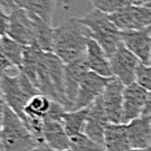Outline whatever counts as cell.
I'll list each match as a JSON object with an SVG mask.
<instances>
[{"label":"cell","mask_w":151,"mask_h":151,"mask_svg":"<svg viewBox=\"0 0 151 151\" xmlns=\"http://www.w3.org/2000/svg\"><path fill=\"white\" fill-rule=\"evenodd\" d=\"M89 33L78 21L70 18L65 24L53 27V53L58 55L65 64L86 58Z\"/></svg>","instance_id":"6da1fadb"},{"label":"cell","mask_w":151,"mask_h":151,"mask_svg":"<svg viewBox=\"0 0 151 151\" xmlns=\"http://www.w3.org/2000/svg\"><path fill=\"white\" fill-rule=\"evenodd\" d=\"M40 143L20 116L1 100V151H31Z\"/></svg>","instance_id":"7a4b0ae2"},{"label":"cell","mask_w":151,"mask_h":151,"mask_svg":"<svg viewBox=\"0 0 151 151\" xmlns=\"http://www.w3.org/2000/svg\"><path fill=\"white\" fill-rule=\"evenodd\" d=\"M78 21L86 27L90 38L96 40L108 58H111L121 43V30L113 24L109 14L94 8L89 13L78 18Z\"/></svg>","instance_id":"3957f363"},{"label":"cell","mask_w":151,"mask_h":151,"mask_svg":"<svg viewBox=\"0 0 151 151\" xmlns=\"http://www.w3.org/2000/svg\"><path fill=\"white\" fill-rule=\"evenodd\" d=\"M0 87H1L3 102L11 107L27 127V116L25 112V108H26L27 102L33 96L29 93H26V90L21 85L20 76H11L9 73H3Z\"/></svg>","instance_id":"277c9868"},{"label":"cell","mask_w":151,"mask_h":151,"mask_svg":"<svg viewBox=\"0 0 151 151\" xmlns=\"http://www.w3.org/2000/svg\"><path fill=\"white\" fill-rule=\"evenodd\" d=\"M109 63L113 77L121 81L125 86L136 82L137 69L141 64V60L132 51H129L122 42L109 58Z\"/></svg>","instance_id":"5b68a950"},{"label":"cell","mask_w":151,"mask_h":151,"mask_svg":"<svg viewBox=\"0 0 151 151\" xmlns=\"http://www.w3.org/2000/svg\"><path fill=\"white\" fill-rule=\"evenodd\" d=\"M109 18L121 31L146 29L151 26V8L133 4L109 14Z\"/></svg>","instance_id":"8992f818"},{"label":"cell","mask_w":151,"mask_h":151,"mask_svg":"<svg viewBox=\"0 0 151 151\" xmlns=\"http://www.w3.org/2000/svg\"><path fill=\"white\" fill-rule=\"evenodd\" d=\"M124 90L125 85L112 77L102 94L103 107L112 124H124Z\"/></svg>","instance_id":"52a82bcc"},{"label":"cell","mask_w":151,"mask_h":151,"mask_svg":"<svg viewBox=\"0 0 151 151\" xmlns=\"http://www.w3.org/2000/svg\"><path fill=\"white\" fill-rule=\"evenodd\" d=\"M111 80L112 77H103L95 72L89 70L80 86L77 99H76L74 107L72 111L90 107L96 99L102 96L106 86Z\"/></svg>","instance_id":"ba28073f"},{"label":"cell","mask_w":151,"mask_h":151,"mask_svg":"<svg viewBox=\"0 0 151 151\" xmlns=\"http://www.w3.org/2000/svg\"><path fill=\"white\" fill-rule=\"evenodd\" d=\"M121 42L143 64L151 63V26L141 30L121 31Z\"/></svg>","instance_id":"9c48e42d"},{"label":"cell","mask_w":151,"mask_h":151,"mask_svg":"<svg viewBox=\"0 0 151 151\" xmlns=\"http://www.w3.org/2000/svg\"><path fill=\"white\" fill-rule=\"evenodd\" d=\"M150 91L142 87L138 82L125 86L124 90V124L141 117Z\"/></svg>","instance_id":"30bf717a"},{"label":"cell","mask_w":151,"mask_h":151,"mask_svg":"<svg viewBox=\"0 0 151 151\" xmlns=\"http://www.w3.org/2000/svg\"><path fill=\"white\" fill-rule=\"evenodd\" d=\"M89 70L90 67L86 58L65 64V93L69 102V111L73 109L80 86Z\"/></svg>","instance_id":"8fae6325"},{"label":"cell","mask_w":151,"mask_h":151,"mask_svg":"<svg viewBox=\"0 0 151 151\" xmlns=\"http://www.w3.org/2000/svg\"><path fill=\"white\" fill-rule=\"evenodd\" d=\"M108 125L109 120L103 107L102 96H100L90 106L89 117L85 127V134L89 136L93 141H95L96 143L104 146V133Z\"/></svg>","instance_id":"7c38bea8"},{"label":"cell","mask_w":151,"mask_h":151,"mask_svg":"<svg viewBox=\"0 0 151 151\" xmlns=\"http://www.w3.org/2000/svg\"><path fill=\"white\" fill-rule=\"evenodd\" d=\"M24 53H25L24 45L9 38L8 35H3L1 42H0V68H1V74L8 73L13 68L21 69L24 63Z\"/></svg>","instance_id":"4fadbf2b"},{"label":"cell","mask_w":151,"mask_h":151,"mask_svg":"<svg viewBox=\"0 0 151 151\" xmlns=\"http://www.w3.org/2000/svg\"><path fill=\"white\" fill-rule=\"evenodd\" d=\"M43 142L56 151H70V137L63 121H45Z\"/></svg>","instance_id":"5bb4252c"},{"label":"cell","mask_w":151,"mask_h":151,"mask_svg":"<svg viewBox=\"0 0 151 151\" xmlns=\"http://www.w3.org/2000/svg\"><path fill=\"white\" fill-rule=\"evenodd\" d=\"M86 60L89 63L90 70L95 72L103 77H113L108 55L103 50V47L93 38H89Z\"/></svg>","instance_id":"9a60e30c"},{"label":"cell","mask_w":151,"mask_h":151,"mask_svg":"<svg viewBox=\"0 0 151 151\" xmlns=\"http://www.w3.org/2000/svg\"><path fill=\"white\" fill-rule=\"evenodd\" d=\"M104 147L107 151H129L132 149L127 124H112L106 129Z\"/></svg>","instance_id":"2e32d148"},{"label":"cell","mask_w":151,"mask_h":151,"mask_svg":"<svg viewBox=\"0 0 151 151\" xmlns=\"http://www.w3.org/2000/svg\"><path fill=\"white\" fill-rule=\"evenodd\" d=\"M132 149H142L151 146V124L142 117L127 124Z\"/></svg>","instance_id":"e0dca14e"},{"label":"cell","mask_w":151,"mask_h":151,"mask_svg":"<svg viewBox=\"0 0 151 151\" xmlns=\"http://www.w3.org/2000/svg\"><path fill=\"white\" fill-rule=\"evenodd\" d=\"M20 8L35 13L47 24L52 25L56 0H13Z\"/></svg>","instance_id":"ac0fdd59"},{"label":"cell","mask_w":151,"mask_h":151,"mask_svg":"<svg viewBox=\"0 0 151 151\" xmlns=\"http://www.w3.org/2000/svg\"><path fill=\"white\" fill-rule=\"evenodd\" d=\"M89 112L90 107L65 112L64 117H63V124H64V128L69 134V137L85 133V127H86L87 117H89Z\"/></svg>","instance_id":"d6986e66"},{"label":"cell","mask_w":151,"mask_h":151,"mask_svg":"<svg viewBox=\"0 0 151 151\" xmlns=\"http://www.w3.org/2000/svg\"><path fill=\"white\" fill-rule=\"evenodd\" d=\"M53 100L48 96L43 95V94H37L27 102L25 112L27 116V128H29V120L30 119H39V120H45L46 115L48 113L50 108L52 106ZM30 130V129H29Z\"/></svg>","instance_id":"ffe728a7"},{"label":"cell","mask_w":151,"mask_h":151,"mask_svg":"<svg viewBox=\"0 0 151 151\" xmlns=\"http://www.w3.org/2000/svg\"><path fill=\"white\" fill-rule=\"evenodd\" d=\"M70 151H107L104 146L96 143L85 133L70 137Z\"/></svg>","instance_id":"44dd1931"},{"label":"cell","mask_w":151,"mask_h":151,"mask_svg":"<svg viewBox=\"0 0 151 151\" xmlns=\"http://www.w3.org/2000/svg\"><path fill=\"white\" fill-rule=\"evenodd\" d=\"M94 8L104 12L107 14H112L115 12L124 9L134 4V0H90Z\"/></svg>","instance_id":"7402d4cb"},{"label":"cell","mask_w":151,"mask_h":151,"mask_svg":"<svg viewBox=\"0 0 151 151\" xmlns=\"http://www.w3.org/2000/svg\"><path fill=\"white\" fill-rule=\"evenodd\" d=\"M142 87L151 91V64H143L141 63L137 69V80Z\"/></svg>","instance_id":"603a6c76"},{"label":"cell","mask_w":151,"mask_h":151,"mask_svg":"<svg viewBox=\"0 0 151 151\" xmlns=\"http://www.w3.org/2000/svg\"><path fill=\"white\" fill-rule=\"evenodd\" d=\"M141 117L145 119L146 121H149L151 124V91H150V95H149V99H147V103H146V107H145L142 115Z\"/></svg>","instance_id":"cb8c5ba5"},{"label":"cell","mask_w":151,"mask_h":151,"mask_svg":"<svg viewBox=\"0 0 151 151\" xmlns=\"http://www.w3.org/2000/svg\"><path fill=\"white\" fill-rule=\"evenodd\" d=\"M31 151H56V150L51 149V147H50L48 145H46V143H40L39 146H37L35 149H33Z\"/></svg>","instance_id":"d4e9b609"},{"label":"cell","mask_w":151,"mask_h":151,"mask_svg":"<svg viewBox=\"0 0 151 151\" xmlns=\"http://www.w3.org/2000/svg\"><path fill=\"white\" fill-rule=\"evenodd\" d=\"M129 151H151V146L142 147V149H130Z\"/></svg>","instance_id":"484cf974"},{"label":"cell","mask_w":151,"mask_h":151,"mask_svg":"<svg viewBox=\"0 0 151 151\" xmlns=\"http://www.w3.org/2000/svg\"><path fill=\"white\" fill-rule=\"evenodd\" d=\"M146 7H149V8H151V0H150V1H149V3H147V4H146Z\"/></svg>","instance_id":"4316f807"},{"label":"cell","mask_w":151,"mask_h":151,"mask_svg":"<svg viewBox=\"0 0 151 151\" xmlns=\"http://www.w3.org/2000/svg\"><path fill=\"white\" fill-rule=\"evenodd\" d=\"M150 64H151V63H150Z\"/></svg>","instance_id":"83f0119b"}]
</instances>
